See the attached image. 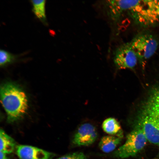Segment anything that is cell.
<instances>
[{"label":"cell","mask_w":159,"mask_h":159,"mask_svg":"<svg viewBox=\"0 0 159 159\" xmlns=\"http://www.w3.org/2000/svg\"><path fill=\"white\" fill-rule=\"evenodd\" d=\"M32 11L35 16L45 24H47L45 11L46 1L32 0L31 1Z\"/></svg>","instance_id":"13"},{"label":"cell","mask_w":159,"mask_h":159,"mask_svg":"<svg viewBox=\"0 0 159 159\" xmlns=\"http://www.w3.org/2000/svg\"><path fill=\"white\" fill-rule=\"evenodd\" d=\"M20 159H52L54 154L32 146L19 145L16 147Z\"/></svg>","instance_id":"9"},{"label":"cell","mask_w":159,"mask_h":159,"mask_svg":"<svg viewBox=\"0 0 159 159\" xmlns=\"http://www.w3.org/2000/svg\"><path fill=\"white\" fill-rule=\"evenodd\" d=\"M138 59L130 42L119 46L115 50L114 62L119 69H132L136 65Z\"/></svg>","instance_id":"6"},{"label":"cell","mask_w":159,"mask_h":159,"mask_svg":"<svg viewBox=\"0 0 159 159\" xmlns=\"http://www.w3.org/2000/svg\"><path fill=\"white\" fill-rule=\"evenodd\" d=\"M121 138L108 135L103 137L99 143L100 149L103 152L108 153L114 150L120 143Z\"/></svg>","instance_id":"10"},{"label":"cell","mask_w":159,"mask_h":159,"mask_svg":"<svg viewBox=\"0 0 159 159\" xmlns=\"http://www.w3.org/2000/svg\"><path fill=\"white\" fill-rule=\"evenodd\" d=\"M0 96L9 122L20 119L26 113L28 107L27 97L18 85L11 82L3 84L1 87Z\"/></svg>","instance_id":"1"},{"label":"cell","mask_w":159,"mask_h":159,"mask_svg":"<svg viewBox=\"0 0 159 159\" xmlns=\"http://www.w3.org/2000/svg\"><path fill=\"white\" fill-rule=\"evenodd\" d=\"M102 127L104 131L110 135L121 138L122 136L120 125L115 118L110 117L105 119L102 124Z\"/></svg>","instance_id":"11"},{"label":"cell","mask_w":159,"mask_h":159,"mask_svg":"<svg viewBox=\"0 0 159 159\" xmlns=\"http://www.w3.org/2000/svg\"><path fill=\"white\" fill-rule=\"evenodd\" d=\"M97 137L96 127L90 123H85L78 128L74 135L72 143L78 146H88L92 144Z\"/></svg>","instance_id":"8"},{"label":"cell","mask_w":159,"mask_h":159,"mask_svg":"<svg viewBox=\"0 0 159 159\" xmlns=\"http://www.w3.org/2000/svg\"><path fill=\"white\" fill-rule=\"evenodd\" d=\"M128 12L136 24L143 27L151 26L159 21V0H140Z\"/></svg>","instance_id":"3"},{"label":"cell","mask_w":159,"mask_h":159,"mask_svg":"<svg viewBox=\"0 0 159 159\" xmlns=\"http://www.w3.org/2000/svg\"><path fill=\"white\" fill-rule=\"evenodd\" d=\"M141 112L147 115L145 129L148 136L159 145V87L152 90Z\"/></svg>","instance_id":"2"},{"label":"cell","mask_w":159,"mask_h":159,"mask_svg":"<svg viewBox=\"0 0 159 159\" xmlns=\"http://www.w3.org/2000/svg\"><path fill=\"white\" fill-rule=\"evenodd\" d=\"M55 159H88L84 153L76 152L64 155Z\"/></svg>","instance_id":"15"},{"label":"cell","mask_w":159,"mask_h":159,"mask_svg":"<svg viewBox=\"0 0 159 159\" xmlns=\"http://www.w3.org/2000/svg\"><path fill=\"white\" fill-rule=\"evenodd\" d=\"M0 159H9L6 154L1 152H0Z\"/></svg>","instance_id":"16"},{"label":"cell","mask_w":159,"mask_h":159,"mask_svg":"<svg viewBox=\"0 0 159 159\" xmlns=\"http://www.w3.org/2000/svg\"><path fill=\"white\" fill-rule=\"evenodd\" d=\"M0 150L5 154H9L14 151L16 143L14 140L2 129L0 131Z\"/></svg>","instance_id":"12"},{"label":"cell","mask_w":159,"mask_h":159,"mask_svg":"<svg viewBox=\"0 0 159 159\" xmlns=\"http://www.w3.org/2000/svg\"><path fill=\"white\" fill-rule=\"evenodd\" d=\"M139 0H108L105 5L107 14L115 23L118 22L122 14L128 11L139 3Z\"/></svg>","instance_id":"7"},{"label":"cell","mask_w":159,"mask_h":159,"mask_svg":"<svg viewBox=\"0 0 159 159\" xmlns=\"http://www.w3.org/2000/svg\"><path fill=\"white\" fill-rule=\"evenodd\" d=\"M147 140L142 130L135 126L127 135L124 144L114 152L113 155L122 158L134 156L144 148Z\"/></svg>","instance_id":"5"},{"label":"cell","mask_w":159,"mask_h":159,"mask_svg":"<svg viewBox=\"0 0 159 159\" xmlns=\"http://www.w3.org/2000/svg\"><path fill=\"white\" fill-rule=\"evenodd\" d=\"M17 56L5 50H0V65L3 67L14 62Z\"/></svg>","instance_id":"14"},{"label":"cell","mask_w":159,"mask_h":159,"mask_svg":"<svg viewBox=\"0 0 159 159\" xmlns=\"http://www.w3.org/2000/svg\"><path fill=\"white\" fill-rule=\"evenodd\" d=\"M130 43L138 60L143 65L155 53L159 45L155 36L147 32L137 34Z\"/></svg>","instance_id":"4"}]
</instances>
